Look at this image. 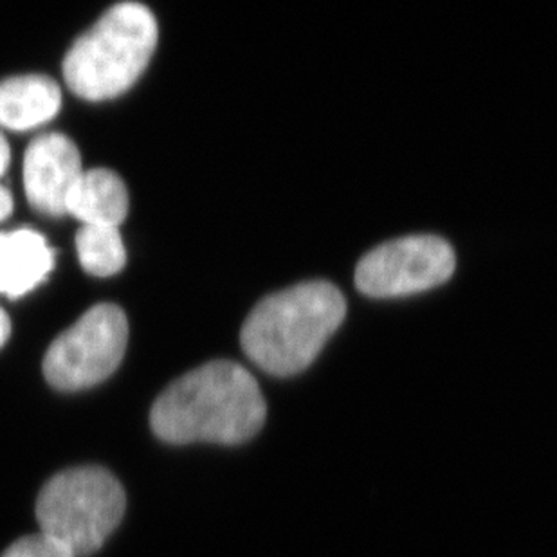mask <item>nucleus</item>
I'll list each match as a JSON object with an SVG mask.
<instances>
[{"label": "nucleus", "mask_w": 557, "mask_h": 557, "mask_svg": "<svg viewBox=\"0 0 557 557\" xmlns=\"http://www.w3.org/2000/svg\"><path fill=\"white\" fill-rule=\"evenodd\" d=\"M268 416L257 379L235 361H210L185 373L159 395L150 426L169 444H243Z\"/></svg>", "instance_id": "obj_1"}, {"label": "nucleus", "mask_w": 557, "mask_h": 557, "mask_svg": "<svg viewBox=\"0 0 557 557\" xmlns=\"http://www.w3.org/2000/svg\"><path fill=\"white\" fill-rule=\"evenodd\" d=\"M347 301L336 285L315 280L263 298L240 332L244 352L263 372L287 377L306 370L339 329Z\"/></svg>", "instance_id": "obj_2"}, {"label": "nucleus", "mask_w": 557, "mask_h": 557, "mask_svg": "<svg viewBox=\"0 0 557 557\" xmlns=\"http://www.w3.org/2000/svg\"><path fill=\"white\" fill-rule=\"evenodd\" d=\"M158 38V21L147 5H112L69 49L63 59V79L84 100L116 98L145 73Z\"/></svg>", "instance_id": "obj_3"}, {"label": "nucleus", "mask_w": 557, "mask_h": 557, "mask_svg": "<svg viewBox=\"0 0 557 557\" xmlns=\"http://www.w3.org/2000/svg\"><path fill=\"white\" fill-rule=\"evenodd\" d=\"M125 491L107 469L73 468L54 474L37 499L40 532L76 557L96 553L125 515Z\"/></svg>", "instance_id": "obj_4"}, {"label": "nucleus", "mask_w": 557, "mask_h": 557, "mask_svg": "<svg viewBox=\"0 0 557 557\" xmlns=\"http://www.w3.org/2000/svg\"><path fill=\"white\" fill-rule=\"evenodd\" d=\"M126 343L125 312L114 304H100L51 343L44 358V375L62 392L90 388L116 372Z\"/></svg>", "instance_id": "obj_5"}, {"label": "nucleus", "mask_w": 557, "mask_h": 557, "mask_svg": "<svg viewBox=\"0 0 557 557\" xmlns=\"http://www.w3.org/2000/svg\"><path fill=\"white\" fill-rule=\"evenodd\" d=\"M455 252L432 235H411L381 244L356 269V285L370 298H395L432 289L451 278Z\"/></svg>", "instance_id": "obj_6"}, {"label": "nucleus", "mask_w": 557, "mask_h": 557, "mask_svg": "<svg viewBox=\"0 0 557 557\" xmlns=\"http://www.w3.org/2000/svg\"><path fill=\"white\" fill-rule=\"evenodd\" d=\"M78 148L63 134L33 139L24 156V188L29 205L46 215H65L69 191L82 175Z\"/></svg>", "instance_id": "obj_7"}, {"label": "nucleus", "mask_w": 557, "mask_h": 557, "mask_svg": "<svg viewBox=\"0 0 557 557\" xmlns=\"http://www.w3.org/2000/svg\"><path fill=\"white\" fill-rule=\"evenodd\" d=\"M54 252L35 230L0 233V295L21 298L48 278Z\"/></svg>", "instance_id": "obj_8"}, {"label": "nucleus", "mask_w": 557, "mask_h": 557, "mask_svg": "<svg viewBox=\"0 0 557 557\" xmlns=\"http://www.w3.org/2000/svg\"><path fill=\"white\" fill-rule=\"evenodd\" d=\"M62 106L59 84L42 74H26L0 82V126L29 131L51 122Z\"/></svg>", "instance_id": "obj_9"}, {"label": "nucleus", "mask_w": 557, "mask_h": 557, "mask_svg": "<svg viewBox=\"0 0 557 557\" xmlns=\"http://www.w3.org/2000/svg\"><path fill=\"white\" fill-rule=\"evenodd\" d=\"M65 213L84 226H120L128 213L125 183L112 170H84L69 191Z\"/></svg>", "instance_id": "obj_10"}, {"label": "nucleus", "mask_w": 557, "mask_h": 557, "mask_svg": "<svg viewBox=\"0 0 557 557\" xmlns=\"http://www.w3.org/2000/svg\"><path fill=\"white\" fill-rule=\"evenodd\" d=\"M76 252L82 268L95 276H112L125 268V246L117 227H82L76 235Z\"/></svg>", "instance_id": "obj_11"}, {"label": "nucleus", "mask_w": 557, "mask_h": 557, "mask_svg": "<svg viewBox=\"0 0 557 557\" xmlns=\"http://www.w3.org/2000/svg\"><path fill=\"white\" fill-rule=\"evenodd\" d=\"M0 557H76L62 543L42 532L16 540Z\"/></svg>", "instance_id": "obj_12"}, {"label": "nucleus", "mask_w": 557, "mask_h": 557, "mask_svg": "<svg viewBox=\"0 0 557 557\" xmlns=\"http://www.w3.org/2000/svg\"><path fill=\"white\" fill-rule=\"evenodd\" d=\"M11 210H13V197L4 186H0V221H4Z\"/></svg>", "instance_id": "obj_13"}, {"label": "nucleus", "mask_w": 557, "mask_h": 557, "mask_svg": "<svg viewBox=\"0 0 557 557\" xmlns=\"http://www.w3.org/2000/svg\"><path fill=\"white\" fill-rule=\"evenodd\" d=\"M11 321L5 314V310L0 307V348L4 347L5 342L10 339Z\"/></svg>", "instance_id": "obj_14"}, {"label": "nucleus", "mask_w": 557, "mask_h": 557, "mask_svg": "<svg viewBox=\"0 0 557 557\" xmlns=\"http://www.w3.org/2000/svg\"><path fill=\"white\" fill-rule=\"evenodd\" d=\"M11 152L10 145L5 141V137L0 134V177L4 175L5 170H8V164H10Z\"/></svg>", "instance_id": "obj_15"}]
</instances>
